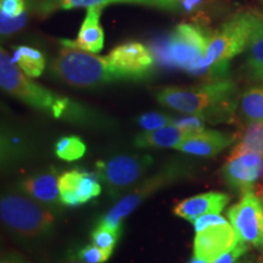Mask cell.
I'll use <instances>...</instances> for the list:
<instances>
[{
	"label": "cell",
	"instance_id": "cell-6",
	"mask_svg": "<svg viewBox=\"0 0 263 263\" xmlns=\"http://www.w3.org/2000/svg\"><path fill=\"white\" fill-rule=\"evenodd\" d=\"M0 217L8 228L22 238L34 239L47 234L54 226V216L29 195L5 194L0 200Z\"/></svg>",
	"mask_w": 263,
	"mask_h": 263
},
{
	"label": "cell",
	"instance_id": "cell-29",
	"mask_svg": "<svg viewBox=\"0 0 263 263\" xmlns=\"http://www.w3.org/2000/svg\"><path fill=\"white\" fill-rule=\"evenodd\" d=\"M112 252L111 250H104L97 245L90 244L81 249L77 254L85 263H105L112 256Z\"/></svg>",
	"mask_w": 263,
	"mask_h": 263
},
{
	"label": "cell",
	"instance_id": "cell-18",
	"mask_svg": "<svg viewBox=\"0 0 263 263\" xmlns=\"http://www.w3.org/2000/svg\"><path fill=\"white\" fill-rule=\"evenodd\" d=\"M59 178L57 171L50 170L28 177L21 183V189L37 201L44 205H51L60 200V189H59Z\"/></svg>",
	"mask_w": 263,
	"mask_h": 263
},
{
	"label": "cell",
	"instance_id": "cell-33",
	"mask_svg": "<svg viewBox=\"0 0 263 263\" xmlns=\"http://www.w3.org/2000/svg\"><path fill=\"white\" fill-rule=\"evenodd\" d=\"M12 262L14 263H32L31 261H29V259H27V258H25L24 256H21V255H14L12 256Z\"/></svg>",
	"mask_w": 263,
	"mask_h": 263
},
{
	"label": "cell",
	"instance_id": "cell-13",
	"mask_svg": "<svg viewBox=\"0 0 263 263\" xmlns=\"http://www.w3.org/2000/svg\"><path fill=\"white\" fill-rule=\"evenodd\" d=\"M114 4L139 5L155 8L163 11L176 12L170 0H35L32 6V14L39 17H48L55 12L72 9H88L91 6H107Z\"/></svg>",
	"mask_w": 263,
	"mask_h": 263
},
{
	"label": "cell",
	"instance_id": "cell-37",
	"mask_svg": "<svg viewBox=\"0 0 263 263\" xmlns=\"http://www.w3.org/2000/svg\"><path fill=\"white\" fill-rule=\"evenodd\" d=\"M261 2H262V3H263V0H261Z\"/></svg>",
	"mask_w": 263,
	"mask_h": 263
},
{
	"label": "cell",
	"instance_id": "cell-30",
	"mask_svg": "<svg viewBox=\"0 0 263 263\" xmlns=\"http://www.w3.org/2000/svg\"><path fill=\"white\" fill-rule=\"evenodd\" d=\"M248 250L249 245L240 241L232 250H229L226 254L219 256L218 258H216L215 261H212L211 263H238L239 259L248 252Z\"/></svg>",
	"mask_w": 263,
	"mask_h": 263
},
{
	"label": "cell",
	"instance_id": "cell-14",
	"mask_svg": "<svg viewBox=\"0 0 263 263\" xmlns=\"http://www.w3.org/2000/svg\"><path fill=\"white\" fill-rule=\"evenodd\" d=\"M240 242L235 229L230 223L212 226L197 232L194 239V256L211 263Z\"/></svg>",
	"mask_w": 263,
	"mask_h": 263
},
{
	"label": "cell",
	"instance_id": "cell-15",
	"mask_svg": "<svg viewBox=\"0 0 263 263\" xmlns=\"http://www.w3.org/2000/svg\"><path fill=\"white\" fill-rule=\"evenodd\" d=\"M104 6H91L85 11V16L78 29L76 39H60L62 47L81 49V50L98 54L105 44V32L100 24Z\"/></svg>",
	"mask_w": 263,
	"mask_h": 263
},
{
	"label": "cell",
	"instance_id": "cell-32",
	"mask_svg": "<svg viewBox=\"0 0 263 263\" xmlns=\"http://www.w3.org/2000/svg\"><path fill=\"white\" fill-rule=\"evenodd\" d=\"M58 263H85L83 259H82L78 254H74V252L70 251L67 255L64 256L60 261Z\"/></svg>",
	"mask_w": 263,
	"mask_h": 263
},
{
	"label": "cell",
	"instance_id": "cell-28",
	"mask_svg": "<svg viewBox=\"0 0 263 263\" xmlns=\"http://www.w3.org/2000/svg\"><path fill=\"white\" fill-rule=\"evenodd\" d=\"M138 124L145 132L156 130L173 124L174 117L162 112H146L138 117Z\"/></svg>",
	"mask_w": 263,
	"mask_h": 263
},
{
	"label": "cell",
	"instance_id": "cell-8",
	"mask_svg": "<svg viewBox=\"0 0 263 263\" xmlns=\"http://www.w3.org/2000/svg\"><path fill=\"white\" fill-rule=\"evenodd\" d=\"M150 155H118L97 163L98 176L106 188L108 195L118 197L130 192L151 166Z\"/></svg>",
	"mask_w": 263,
	"mask_h": 263
},
{
	"label": "cell",
	"instance_id": "cell-34",
	"mask_svg": "<svg viewBox=\"0 0 263 263\" xmlns=\"http://www.w3.org/2000/svg\"><path fill=\"white\" fill-rule=\"evenodd\" d=\"M188 263H210V262L206 261V259H202L200 257H196V256H194V257L190 259Z\"/></svg>",
	"mask_w": 263,
	"mask_h": 263
},
{
	"label": "cell",
	"instance_id": "cell-1",
	"mask_svg": "<svg viewBox=\"0 0 263 263\" xmlns=\"http://www.w3.org/2000/svg\"><path fill=\"white\" fill-rule=\"evenodd\" d=\"M236 85L228 78L212 80L195 87H164L156 100L162 106L184 115L229 114L235 107Z\"/></svg>",
	"mask_w": 263,
	"mask_h": 263
},
{
	"label": "cell",
	"instance_id": "cell-17",
	"mask_svg": "<svg viewBox=\"0 0 263 263\" xmlns=\"http://www.w3.org/2000/svg\"><path fill=\"white\" fill-rule=\"evenodd\" d=\"M236 139H238L236 133L206 129L201 133L189 137L177 147V150L188 155L213 157L232 145Z\"/></svg>",
	"mask_w": 263,
	"mask_h": 263
},
{
	"label": "cell",
	"instance_id": "cell-26",
	"mask_svg": "<svg viewBox=\"0 0 263 263\" xmlns=\"http://www.w3.org/2000/svg\"><path fill=\"white\" fill-rule=\"evenodd\" d=\"M121 234H122V227L112 228V227H108L99 223L97 228L91 232L90 239L91 242H93L94 245L99 246V248L114 251L115 246H116L117 241L120 240Z\"/></svg>",
	"mask_w": 263,
	"mask_h": 263
},
{
	"label": "cell",
	"instance_id": "cell-21",
	"mask_svg": "<svg viewBox=\"0 0 263 263\" xmlns=\"http://www.w3.org/2000/svg\"><path fill=\"white\" fill-rule=\"evenodd\" d=\"M245 52V70L249 77L263 82V15L258 12Z\"/></svg>",
	"mask_w": 263,
	"mask_h": 263
},
{
	"label": "cell",
	"instance_id": "cell-7",
	"mask_svg": "<svg viewBox=\"0 0 263 263\" xmlns=\"http://www.w3.org/2000/svg\"><path fill=\"white\" fill-rule=\"evenodd\" d=\"M188 167L180 162H170L146 179L141 180L130 192L121 197L112 209L101 218V224L118 228L122 227V221L134 212L145 200L156 194L159 190L167 188L189 176Z\"/></svg>",
	"mask_w": 263,
	"mask_h": 263
},
{
	"label": "cell",
	"instance_id": "cell-35",
	"mask_svg": "<svg viewBox=\"0 0 263 263\" xmlns=\"http://www.w3.org/2000/svg\"><path fill=\"white\" fill-rule=\"evenodd\" d=\"M3 263H14V262H3Z\"/></svg>",
	"mask_w": 263,
	"mask_h": 263
},
{
	"label": "cell",
	"instance_id": "cell-5",
	"mask_svg": "<svg viewBox=\"0 0 263 263\" xmlns=\"http://www.w3.org/2000/svg\"><path fill=\"white\" fill-rule=\"evenodd\" d=\"M211 31L194 24H179L156 49L163 64L188 73L203 76V60Z\"/></svg>",
	"mask_w": 263,
	"mask_h": 263
},
{
	"label": "cell",
	"instance_id": "cell-4",
	"mask_svg": "<svg viewBox=\"0 0 263 263\" xmlns=\"http://www.w3.org/2000/svg\"><path fill=\"white\" fill-rule=\"evenodd\" d=\"M0 85L11 97L57 118L62 117L74 107V104L68 98L52 93L48 88L27 77L3 48L0 50Z\"/></svg>",
	"mask_w": 263,
	"mask_h": 263
},
{
	"label": "cell",
	"instance_id": "cell-27",
	"mask_svg": "<svg viewBox=\"0 0 263 263\" xmlns=\"http://www.w3.org/2000/svg\"><path fill=\"white\" fill-rule=\"evenodd\" d=\"M207 121L205 115H185L183 117H174L173 124L190 136H195L206 130Z\"/></svg>",
	"mask_w": 263,
	"mask_h": 263
},
{
	"label": "cell",
	"instance_id": "cell-12",
	"mask_svg": "<svg viewBox=\"0 0 263 263\" xmlns=\"http://www.w3.org/2000/svg\"><path fill=\"white\" fill-rule=\"evenodd\" d=\"M59 189L62 205L77 207L100 195L103 185L98 173L76 168L61 174Z\"/></svg>",
	"mask_w": 263,
	"mask_h": 263
},
{
	"label": "cell",
	"instance_id": "cell-25",
	"mask_svg": "<svg viewBox=\"0 0 263 263\" xmlns=\"http://www.w3.org/2000/svg\"><path fill=\"white\" fill-rule=\"evenodd\" d=\"M85 144L80 137L70 136V137H62L55 144V155L60 160L72 162V161H77L84 156Z\"/></svg>",
	"mask_w": 263,
	"mask_h": 263
},
{
	"label": "cell",
	"instance_id": "cell-16",
	"mask_svg": "<svg viewBox=\"0 0 263 263\" xmlns=\"http://www.w3.org/2000/svg\"><path fill=\"white\" fill-rule=\"evenodd\" d=\"M230 196L226 193L210 192L188 197L173 209V213L179 218L194 223L200 217L209 213H221L228 205Z\"/></svg>",
	"mask_w": 263,
	"mask_h": 263
},
{
	"label": "cell",
	"instance_id": "cell-31",
	"mask_svg": "<svg viewBox=\"0 0 263 263\" xmlns=\"http://www.w3.org/2000/svg\"><path fill=\"white\" fill-rule=\"evenodd\" d=\"M226 223H229L224 217L221 216V213H209V215H205L200 218H197L195 222L193 223L194 228H195V233L201 232V230L209 228V227L212 226H219V224H226Z\"/></svg>",
	"mask_w": 263,
	"mask_h": 263
},
{
	"label": "cell",
	"instance_id": "cell-11",
	"mask_svg": "<svg viewBox=\"0 0 263 263\" xmlns=\"http://www.w3.org/2000/svg\"><path fill=\"white\" fill-rule=\"evenodd\" d=\"M222 177L232 189L240 194L255 192L263 195V155H230L222 168Z\"/></svg>",
	"mask_w": 263,
	"mask_h": 263
},
{
	"label": "cell",
	"instance_id": "cell-2",
	"mask_svg": "<svg viewBox=\"0 0 263 263\" xmlns=\"http://www.w3.org/2000/svg\"><path fill=\"white\" fill-rule=\"evenodd\" d=\"M255 20L256 12L239 11L211 32L203 60L205 74L215 77V80L224 78L229 61L246 50Z\"/></svg>",
	"mask_w": 263,
	"mask_h": 263
},
{
	"label": "cell",
	"instance_id": "cell-9",
	"mask_svg": "<svg viewBox=\"0 0 263 263\" xmlns=\"http://www.w3.org/2000/svg\"><path fill=\"white\" fill-rule=\"evenodd\" d=\"M230 224L240 241L263 252V201L255 192L242 194L241 200L228 210Z\"/></svg>",
	"mask_w": 263,
	"mask_h": 263
},
{
	"label": "cell",
	"instance_id": "cell-22",
	"mask_svg": "<svg viewBox=\"0 0 263 263\" xmlns=\"http://www.w3.org/2000/svg\"><path fill=\"white\" fill-rule=\"evenodd\" d=\"M12 61L29 78H38L43 74L47 66L44 52L28 45H18L14 49Z\"/></svg>",
	"mask_w": 263,
	"mask_h": 263
},
{
	"label": "cell",
	"instance_id": "cell-23",
	"mask_svg": "<svg viewBox=\"0 0 263 263\" xmlns=\"http://www.w3.org/2000/svg\"><path fill=\"white\" fill-rule=\"evenodd\" d=\"M238 110L246 123L255 121L263 122V82L249 87L240 94Z\"/></svg>",
	"mask_w": 263,
	"mask_h": 263
},
{
	"label": "cell",
	"instance_id": "cell-3",
	"mask_svg": "<svg viewBox=\"0 0 263 263\" xmlns=\"http://www.w3.org/2000/svg\"><path fill=\"white\" fill-rule=\"evenodd\" d=\"M49 71L57 80L81 89H93L120 81L106 57L70 47L60 49Z\"/></svg>",
	"mask_w": 263,
	"mask_h": 263
},
{
	"label": "cell",
	"instance_id": "cell-36",
	"mask_svg": "<svg viewBox=\"0 0 263 263\" xmlns=\"http://www.w3.org/2000/svg\"><path fill=\"white\" fill-rule=\"evenodd\" d=\"M258 263H263V259H262V261H261V262H258Z\"/></svg>",
	"mask_w": 263,
	"mask_h": 263
},
{
	"label": "cell",
	"instance_id": "cell-20",
	"mask_svg": "<svg viewBox=\"0 0 263 263\" xmlns=\"http://www.w3.org/2000/svg\"><path fill=\"white\" fill-rule=\"evenodd\" d=\"M190 136L174 124L166 126L156 130L144 132L138 134L134 139V145L140 149L159 147V149H177Z\"/></svg>",
	"mask_w": 263,
	"mask_h": 263
},
{
	"label": "cell",
	"instance_id": "cell-19",
	"mask_svg": "<svg viewBox=\"0 0 263 263\" xmlns=\"http://www.w3.org/2000/svg\"><path fill=\"white\" fill-rule=\"evenodd\" d=\"M31 12L29 0H0V33L5 39L21 31Z\"/></svg>",
	"mask_w": 263,
	"mask_h": 263
},
{
	"label": "cell",
	"instance_id": "cell-24",
	"mask_svg": "<svg viewBox=\"0 0 263 263\" xmlns=\"http://www.w3.org/2000/svg\"><path fill=\"white\" fill-rule=\"evenodd\" d=\"M261 154L263 155V122L246 123V128L239 137L238 143L232 150L230 155H240V154Z\"/></svg>",
	"mask_w": 263,
	"mask_h": 263
},
{
	"label": "cell",
	"instance_id": "cell-10",
	"mask_svg": "<svg viewBox=\"0 0 263 263\" xmlns=\"http://www.w3.org/2000/svg\"><path fill=\"white\" fill-rule=\"evenodd\" d=\"M111 68L120 81H140L151 74L155 55L140 42H126L115 47L106 55Z\"/></svg>",
	"mask_w": 263,
	"mask_h": 263
}]
</instances>
